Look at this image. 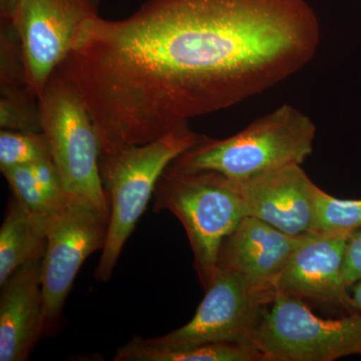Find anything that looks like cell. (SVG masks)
Returning <instances> with one entry per match:
<instances>
[{"label": "cell", "instance_id": "cell-22", "mask_svg": "<svg viewBox=\"0 0 361 361\" xmlns=\"http://www.w3.org/2000/svg\"><path fill=\"white\" fill-rule=\"evenodd\" d=\"M16 4V0H0L1 21H11L13 23Z\"/></svg>", "mask_w": 361, "mask_h": 361}, {"label": "cell", "instance_id": "cell-20", "mask_svg": "<svg viewBox=\"0 0 361 361\" xmlns=\"http://www.w3.org/2000/svg\"><path fill=\"white\" fill-rule=\"evenodd\" d=\"M344 279L348 287L361 280V229L351 234L346 247Z\"/></svg>", "mask_w": 361, "mask_h": 361}, {"label": "cell", "instance_id": "cell-17", "mask_svg": "<svg viewBox=\"0 0 361 361\" xmlns=\"http://www.w3.org/2000/svg\"><path fill=\"white\" fill-rule=\"evenodd\" d=\"M361 229V199H338L320 189L315 232H355Z\"/></svg>", "mask_w": 361, "mask_h": 361}, {"label": "cell", "instance_id": "cell-1", "mask_svg": "<svg viewBox=\"0 0 361 361\" xmlns=\"http://www.w3.org/2000/svg\"><path fill=\"white\" fill-rule=\"evenodd\" d=\"M320 37L305 0H149L125 20L87 21L58 71L106 157L274 87L312 61Z\"/></svg>", "mask_w": 361, "mask_h": 361}, {"label": "cell", "instance_id": "cell-3", "mask_svg": "<svg viewBox=\"0 0 361 361\" xmlns=\"http://www.w3.org/2000/svg\"><path fill=\"white\" fill-rule=\"evenodd\" d=\"M204 137L186 123L156 141L99 157V176L110 205V221L106 245L94 272L97 281L111 279L123 247L154 196L164 171Z\"/></svg>", "mask_w": 361, "mask_h": 361}, {"label": "cell", "instance_id": "cell-10", "mask_svg": "<svg viewBox=\"0 0 361 361\" xmlns=\"http://www.w3.org/2000/svg\"><path fill=\"white\" fill-rule=\"evenodd\" d=\"M353 233L313 232L301 237L278 279L277 295L308 305L339 306L353 313L344 279L346 247Z\"/></svg>", "mask_w": 361, "mask_h": 361}, {"label": "cell", "instance_id": "cell-4", "mask_svg": "<svg viewBox=\"0 0 361 361\" xmlns=\"http://www.w3.org/2000/svg\"><path fill=\"white\" fill-rule=\"evenodd\" d=\"M315 134L310 116L283 104L227 139L204 137L173 163L244 182L275 169L302 165L312 154Z\"/></svg>", "mask_w": 361, "mask_h": 361}, {"label": "cell", "instance_id": "cell-18", "mask_svg": "<svg viewBox=\"0 0 361 361\" xmlns=\"http://www.w3.org/2000/svg\"><path fill=\"white\" fill-rule=\"evenodd\" d=\"M0 171L13 190L14 197L35 215L49 217L63 209L39 187L30 166H18Z\"/></svg>", "mask_w": 361, "mask_h": 361}, {"label": "cell", "instance_id": "cell-5", "mask_svg": "<svg viewBox=\"0 0 361 361\" xmlns=\"http://www.w3.org/2000/svg\"><path fill=\"white\" fill-rule=\"evenodd\" d=\"M39 116L71 200L94 209L109 222L110 205L99 176L96 130L80 92L58 70L40 94Z\"/></svg>", "mask_w": 361, "mask_h": 361}, {"label": "cell", "instance_id": "cell-13", "mask_svg": "<svg viewBox=\"0 0 361 361\" xmlns=\"http://www.w3.org/2000/svg\"><path fill=\"white\" fill-rule=\"evenodd\" d=\"M42 260L21 266L1 286L0 361H25L42 337Z\"/></svg>", "mask_w": 361, "mask_h": 361}, {"label": "cell", "instance_id": "cell-8", "mask_svg": "<svg viewBox=\"0 0 361 361\" xmlns=\"http://www.w3.org/2000/svg\"><path fill=\"white\" fill-rule=\"evenodd\" d=\"M99 4L101 0H16L13 23L28 82L39 99L75 49L85 23L99 16Z\"/></svg>", "mask_w": 361, "mask_h": 361}, {"label": "cell", "instance_id": "cell-21", "mask_svg": "<svg viewBox=\"0 0 361 361\" xmlns=\"http://www.w3.org/2000/svg\"><path fill=\"white\" fill-rule=\"evenodd\" d=\"M349 294L351 311L361 316V280L349 287Z\"/></svg>", "mask_w": 361, "mask_h": 361}, {"label": "cell", "instance_id": "cell-15", "mask_svg": "<svg viewBox=\"0 0 361 361\" xmlns=\"http://www.w3.org/2000/svg\"><path fill=\"white\" fill-rule=\"evenodd\" d=\"M116 361H265L253 341L216 342L192 348L153 345L140 336L116 350Z\"/></svg>", "mask_w": 361, "mask_h": 361}, {"label": "cell", "instance_id": "cell-11", "mask_svg": "<svg viewBox=\"0 0 361 361\" xmlns=\"http://www.w3.org/2000/svg\"><path fill=\"white\" fill-rule=\"evenodd\" d=\"M302 165L285 166L238 183L247 216L300 237L315 232L320 188Z\"/></svg>", "mask_w": 361, "mask_h": 361}, {"label": "cell", "instance_id": "cell-2", "mask_svg": "<svg viewBox=\"0 0 361 361\" xmlns=\"http://www.w3.org/2000/svg\"><path fill=\"white\" fill-rule=\"evenodd\" d=\"M153 210L174 214L185 228L205 290L217 269L223 241L247 216L238 183L215 171L171 163L157 184Z\"/></svg>", "mask_w": 361, "mask_h": 361}, {"label": "cell", "instance_id": "cell-7", "mask_svg": "<svg viewBox=\"0 0 361 361\" xmlns=\"http://www.w3.org/2000/svg\"><path fill=\"white\" fill-rule=\"evenodd\" d=\"M109 222L94 209L71 201L47 217V248L42 260V336L59 329L63 306L89 256L103 251Z\"/></svg>", "mask_w": 361, "mask_h": 361}, {"label": "cell", "instance_id": "cell-12", "mask_svg": "<svg viewBox=\"0 0 361 361\" xmlns=\"http://www.w3.org/2000/svg\"><path fill=\"white\" fill-rule=\"evenodd\" d=\"M301 237L246 216L223 241L217 267L236 273L271 302L277 296L278 279Z\"/></svg>", "mask_w": 361, "mask_h": 361}, {"label": "cell", "instance_id": "cell-14", "mask_svg": "<svg viewBox=\"0 0 361 361\" xmlns=\"http://www.w3.org/2000/svg\"><path fill=\"white\" fill-rule=\"evenodd\" d=\"M47 217L35 215L14 197L0 228V286L18 268L44 258Z\"/></svg>", "mask_w": 361, "mask_h": 361}, {"label": "cell", "instance_id": "cell-9", "mask_svg": "<svg viewBox=\"0 0 361 361\" xmlns=\"http://www.w3.org/2000/svg\"><path fill=\"white\" fill-rule=\"evenodd\" d=\"M205 296L191 320L165 336L145 339L169 348L216 342L253 341V334L268 299L233 271L217 267Z\"/></svg>", "mask_w": 361, "mask_h": 361}, {"label": "cell", "instance_id": "cell-19", "mask_svg": "<svg viewBox=\"0 0 361 361\" xmlns=\"http://www.w3.org/2000/svg\"><path fill=\"white\" fill-rule=\"evenodd\" d=\"M37 184L45 194L61 208L71 201L65 189L58 167L52 159H47L30 165Z\"/></svg>", "mask_w": 361, "mask_h": 361}, {"label": "cell", "instance_id": "cell-6", "mask_svg": "<svg viewBox=\"0 0 361 361\" xmlns=\"http://www.w3.org/2000/svg\"><path fill=\"white\" fill-rule=\"evenodd\" d=\"M253 342L265 361H334L361 356V316L322 318L307 303L277 295L263 308Z\"/></svg>", "mask_w": 361, "mask_h": 361}, {"label": "cell", "instance_id": "cell-16", "mask_svg": "<svg viewBox=\"0 0 361 361\" xmlns=\"http://www.w3.org/2000/svg\"><path fill=\"white\" fill-rule=\"evenodd\" d=\"M52 159L51 146L44 132H0V170L30 166Z\"/></svg>", "mask_w": 361, "mask_h": 361}]
</instances>
